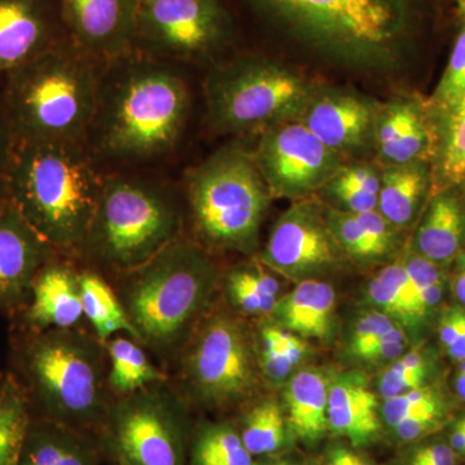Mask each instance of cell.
<instances>
[{
	"label": "cell",
	"mask_w": 465,
	"mask_h": 465,
	"mask_svg": "<svg viewBox=\"0 0 465 465\" xmlns=\"http://www.w3.org/2000/svg\"><path fill=\"white\" fill-rule=\"evenodd\" d=\"M327 191L349 213H362L367 211L378 210V195L349 186L347 183L339 182L335 177H332L327 183Z\"/></svg>",
	"instance_id": "45"
},
{
	"label": "cell",
	"mask_w": 465,
	"mask_h": 465,
	"mask_svg": "<svg viewBox=\"0 0 465 465\" xmlns=\"http://www.w3.org/2000/svg\"><path fill=\"white\" fill-rule=\"evenodd\" d=\"M17 331L11 374L25 391L34 418L76 430L105 420L108 354L103 342L74 327Z\"/></svg>",
	"instance_id": "2"
},
{
	"label": "cell",
	"mask_w": 465,
	"mask_h": 465,
	"mask_svg": "<svg viewBox=\"0 0 465 465\" xmlns=\"http://www.w3.org/2000/svg\"><path fill=\"white\" fill-rule=\"evenodd\" d=\"M324 219L342 252L360 262L379 259L371 242L367 238L354 213L330 208Z\"/></svg>",
	"instance_id": "37"
},
{
	"label": "cell",
	"mask_w": 465,
	"mask_h": 465,
	"mask_svg": "<svg viewBox=\"0 0 465 465\" xmlns=\"http://www.w3.org/2000/svg\"><path fill=\"white\" fill-rule=\"evenodd\" d=\"M92 61L66 41L5 76L3 114L15 142L81 143L100 104Z\"/></svg>",
	"instance_id": "3"
},
{
	"label": "cell",
	"mask_w": 465,
	"mask_h": 465,
	"mask_svg": "<svg viewBox=\"0 0 465 465\" xmlns=\"http://www.w3.org/2000/svg\"><path fill=\"white\" fill-rule=\"evenodd\" d=\"M458 14L465 20V0H457Z\"/></svg>",
	"instance_id": "56"
},
{
	"label": "cell",
	"mask_w": 465,
	"mask_h": 465,
	"mask_svg": "<svg viewBox=\"0 0 465 465\" xmlns=\"http://www.w3.org/2000/svg\"><path fill=\"white\" fill-rule=\"evenodd\" d=\"M464 461H465V459H464Z\"/></svg>",
	"instance_id": "59"
},
{
	"label": "cell",
	"mask_w": 465,
	"mask_h": 465,
	"mask_svg": "<svg viewBox=\"0 0 465 465\" xmlns=\"http://www.w3.org/2000/svg\"><path fill=\"white\" fill-rule=\"evenodd\" d=\"M79 274L57 256L34 278L25 307L14 317L24 331L73 329L84 318Z\"/></svg>",
	"instance_id": "18"
},
{
	"label": "cell",
	"mask_w": 465,
	"mask_h": 465,
	"mask_svg": "<svg viewBox=\"0 0 465 465\" xmlns=\"http://www.w3.org/2000/svg\"><path fill=\"white\" fill-rule=\"evenodd\" d=\"M70 42L92 60H113L134 45L140 0H57Z\"/></svg>",
	"instance_id": "15"
},
{
	"label": "cell",
	"mask_w": 465,
	"mask_h": 465,
	"mask_svg": "<svg viewBox=\"0 0 465 465\" xmlns=\"http://www.w3.org/2000/svg\"><path fill=\"white\" fill-rule=\"evenodd\" d=\"M446 430V440L461 461L465 459V415L451 419Z\"/></svg>",
	"instance_id": "49"
},
{
	"label": "cell",
	"mask_w": 465,
	"mask_h": 465,
	"mask_svg": "<svg viewBox=\"0 0 465 465\" xmlns=\"http://www.w3.org/2000/svg\"><path fill=\"white\" fill-rule=\"evenodd\" d=\"M57 256L9 202L0 208V312L12 318L29 298L34 278Z\"/></svg>",
	"instance_id": "17"
},
{
	"label": "cell",
	"mask_w": 465,
	"mask_h": 465,
	"mask_svg": "<svg viewBox=\"0 0 465 465\" xmlns=\"http://www.w3.org/2000/svg\"><path fill=\"white\" fill-rule=\"evenodd\" d=\"M162 384L109 405L104 421L116 464L185 465L182 409L174 393Z\"/></svg>",
	"instance_id": "11"
},
{
	"label": "cell",
	"mask_w": 465,
	"mask_h": 465,
	"mask_svg": "<svg viewBox=\"0 0 465 465\" xmlns=\"http://www.w3.org/2000/svg\"><path fill=\"white\" fill-rule=\"evenodd\" d=\"M379 154L391 166L424 163L430 153V133L414 104H391L376 125Z\"/></svg>",
	"instance_id": "23"
},
{
	"label": "cell",
	"mask_w": 465,
	"mask_h": 465,
	"mask_svg": "<svg viewBox=\"0 0 465 465\" xmlns=\"http://www.w3.org/2000/svg\"><path fill=\"white\" fill-rule=\"evenodd\" d=\"M189 91L171 67L140 64L127 70L100 100L94 125L109 157L143 161L179 142L188 119Z\"/></svg>",
	"instance_id": "5"
},
{
	"label": "cell",
	"mask_w": 465,
	"mask_h": 465,
	"mask_svg": "<svg viewBox=\"0 0 465 465\" xmlns=\"http://www.w3.org/2000/svg\"><path fill=\"white\" fill-rule=\"evenodd\" d=\"M79 289L84 316L90 321L94 335L101 342L105 344L118 332H127L139 341V335L124 302L103 277L92 272L79 274Z\"/></svg>",
	"instance_id": "27"
},
{
	"label": "cell",
	"mask_w": 465,
	"mask_h": 465,
	"mask_svg": "<svg viewBox=\"0 0 465 465\" xmlns=\"http://www.w3.org/2000/svg\"><path fill=\"white\" fill-rule=\"evenodd\" d=\"M192 465H255L241 434L228 423L207 424L195 436Z\"/></svg>",
	"instance_id": "32"
},
{
	"label": "cell",
	"mask_w": 465,
	"mask_h": 465,
	"mask_svg": "<svg viewBox=\"0 0 465 465\" xmlns=\"http://www.w3.org/2000/svg\"><path fill=\"white\" fill-rule=\"evenodd\" d=\"M407 273L411 277L428 317L432 318L434 312L442 304L446 289V278L442 266L424 258L415 250L409 251L402 260Z\"/></svg>",
	"instance_id": "36"
},
{
	"label": "cell",
	"mask_w": 465,
	"mask_h": 465,
	"mask_svg": "<svg viewBox=\"0 0 465 465\" xmlns=\"http://www.w3.org/2000/svg\"><path fill=\"white\" fill-rule=\"evenodd\" d=\"M394 326H397V323L381 312L375 309L366 312L358 318L351 329L348 339L347 353L354 360H360L363 353L374 347L382 333Z\"/></svg>",
	"instance_id": "40"
},
{
	"label": "cell",
	"mask_w": 465,
	"mask_h": 465,
	"mask_svg": "<svg viewBox=\"0 0 465 465\" xmlns=\"http://www.w3.org/2000/svg\"><path fill=\"white\" fill-rule=\"evenodd\" d=\"M378 275L396 293L401 304L403 305L409 316L411 317L416 332L420 336L430 320L427 312H425L423 302H421L420 296H419L411 277L407 273L402 260L385 266L382 271L379 272Z\"/></svg>",
	"instance_id": "39"
},
{
	"label": "cell",
	"mask_w": 465,
	"mask_h": 465,
	"mask_svg": "<svg viewBox=\"0 0 465 465\" xmlns=\"http://www.w3.org/2000/svg\"><path fill=\"white\" fill-rule=\"evenodd\" d=\"M217 281L206 252L179 237L127 273L122 302L139 341L162 354L185 347L206 316Z\"/></svg>",
	"instance_id": "4"
},
{
	"label": "cell",
	"mask_w": 465,
	"mask_h": 465,
	"mask_svg": "<svg viewBox=\"0 0 465 465\" xmlns=\"http://www.w3.org/2000/svg\"><path fill=\"white\" fill-rule=\"evenodd\" d=\"M94 458L78 430L33 416L20 465H94Z\"/></svg>",
	"instance_id": "25"
},
{
	"label": "cell",
	"mask_w": 465,
	"mask_h": 465,
	"mask_svg": "<svg viewBox=\"0 0 465 465\" xmlns=\"http://www.w3.org/2000/svg\"><path fill=\"white\" fill-rule=\"evenodd\" d=\"M465 94V24L452 48L448 66L439 87L434 92L433 104L440 112L448 114Z\"/></svg>",
	"instance_id": "38"
},
{
	"label": "cell",
	"mask_w": 465,
	"mask_h": 465,
	"mask_svg": "<svg viewBox=\"0 0 465 465\" xmlns=\"http://www.w3.org/2000/svg\"><path fill=\"white\" fill-rule=\"evenodd\" d=\"M232 304L246 316H271L281 286L273 275L258 265L237 266L226 277Z\"/></svg>",
	"instance_id": "31"
},
{
	"label": "cell",
	"mask_w": 465,
	"mask_h": 465,
	"mask_svg": "<svg viewBox=\"0 0 465 465\" xmlns=\"http://www.w3.org/2000/svg\"><path fill=\"white\" fill-rule=\"evenodd\" d=\"M463 307H450L440 313L439 320V336L440 344L446 349L451 347L460 336L465 335L461 324Z\"/></svg>",
	"instance_id": "47"
},
{
	"label": "cell",
	"mask_w": 465,
	"mask_h": 465,
	"mask_svg": "<svg viewBox=\"0 0 465 465\" xmlns=\"http://www.w3.org/2000/svg\"><path fill=\"white\" fill-rule=\"evenodd\" d=\"M67 38L57 0H0V76Z\"/></svg>",
	"instance_id": "16"
},
{
	"label": "cell",
	"mask_w": 465,
	"mask_h": 465,
	"mask_svg": "<svg viewBox=\"0 0 465 465\" xmlns=\"http://www.w3.org/2000/svg\"><path fill=\"white\" fill-rule=\"evenodd\" d=\"M367 300L375 311L381 312L401 327L405 329L409 338H419L415 324L406 309L401 304L393 290L379 275L372 278L366 287Z\"/></svg>",
	"instance_id": "41"
},
{
	"label": "cell",
	"mask_w": 465,
	"mask_h": 465,
	"mask_svg": "<svg viewBox=\"0 0 465 465\" xmlns=\"http://www.w3.org/2000/svg\"><path fill=\"white\" fill-rule=\"evenodd\" d=\"M228 32L219 0H140L134 43L158 57L195 58Z\"/></svg>",
	"instance_id": "12"
},
{
	"label": "cell",
	"mask_w": 465,
	"mask_h": 465,
	"mask_svg": "<svg viewBox=\"0 0 465 465\" xmlns=\"http://www.w3.org/2000/svg\"><path fill=\"white\" fill-rule=\"evenodd\" d=\"M256 164L271 194L302 197L327 185L339 171V154L302 122L278 124L260 140Z\"/></svg>",
	"instance_id": "13"
},
{
	"label": "cell",
	"mask_w": 465,
	"mask_h": 465,
	"mask_svg": "<svg viewBox=\"0 0 465 465\" xmlns=\"http://www.w3.org/2000/svg\"><path fill=\"white\" fill-rule=\"evenodd\" d=\"M264 465H298V464L292 463V461H289V460H277V461H271V463H266Z\"/></svg>",
	"instance_id": "57"
},
{
	"label": "cell",
	"mask_w": 465,
	"mask_h": 465,
	"mask_svg": "<svg viewBox=\"0 0 465 465\" xmlns=\"http://www.w3.org/2000/svg\"><path fill=\"white\" fill-rule=\"evenodd\" d=\"M402 465H432L427 463V461L420 460V459L412 457V455L407 454L403 457Z\"/></svg>",
	"instance_id": "54"
},
{
	"label": "cell",
	"mask_w": 465,
	"mask_h": 465,
	"mask_svg": "<svg viewBox=\"0 0 465 465\" xmlns=\"http://www.w3.org/2000/svg\"><path fill=\"white\" fill-rule=\"evenodd\" d=\"M407 345H409V342H381V344L367 351L360 358V361L366 363L387 362V361L393 362L397 358L406 353Z\"/></svg>",
	"instance_id": "48"
},
{
	"label": "cell",
	"mask_w": 465,
	"mask_h": 465,
	"mask_svg": "<svg viewBox=\"0 0 465 465\" xmlns=\"http://www.w3.org/2000/svg\"><path fill=\"white\" fill-rule=\"evenodd\" d=\"M179 228V211L164 192L137 180L109 177L82 251L100 265L127 274L176 240Z\"/></svg>",
	"instance_id": "7"
},
{
	"label": "cell",
	"mask_w": 465,
	"mask_h": 465,
	"mask_svg": "<svg viewBox=\"0 0 465 465\" xmlns=\"http://www.w3.org/2000/svg\"><path fill=\"white\" fill-rule=\"evenodd\" d=\"M336 445H338L339 454H341L344 465H375L365 455L354 451L348 446L341 445V443H336Z\"/></svg>",
	"instance_id": "52"
},
{
	"label": "cell",
	"mask_w": 465,
	"mask_h": 465,
	"mask_svg": "<svg viewBox=\"0 0 465 465\" xmlns=\"http://www.w3.org/2000/svg\"><path fill=\"white\" fill-rule=\"evenodd\" d=\"M452 407L437 385L427 384L385 400L381 405V421L388 430L407 419L442 416L451 419Z\"/></svg>",
	"instance_id": "33"
},
{
	"label": "cell",
	"mask_w": 465,
	"mask_h": 465,
	"mask_svg": "<svg viewBox=\"0 0 465 465\" xmlns=\"http://www.w3.org/2000/svg\"><path fill=\"white\" fill-rule=\"evenodd\" d=\"M32 421L25 391L8 372L0 385V465H20Z\"/></svg>",
	"instance_id": "29"
},
{
	"label": "cell",
	"mask_w": 465,
	"mask_h": 465,
	"mask_svg": "<svg viewBox=\"0 0 465 465\" xmlns=\"http://www.w3.org/2000/svg\"><path fill=\"white\" fill-rule=\"evenodd\" d=\"M451 289L459 304L465 308V251L455 258V269L451 278Z\"/></svg>",
	"instance_id": "51"
},
{
	"label": "cell",
	"mask_w": 465,
	"mask_h": 465,
	"mask_svg": "<svg viewBox=\"0 0 465 465\" xmlns=\"http://www.w3.org/2000/svg\"><path fill=\"white\" fill-rule=\"evenodd\" d=\"M439 434H434L420 442L410 445L407 454L432 465H460V459L450 448L446 437L439 436Z\"/></svg>",
	"instance_id": "44"
},
{
	"label": "cell",
	"mask_w": 465,
	"mask_h": 465,
	"mask_svg": "<svg viewBox=\"0 0 465 465\" xmlns=\"http://www.w3.org/2000/svg\"><path fill=\"white\" fill-rule=\"evenodd\" d=\"M305 110L302 124L338 154L363 145L374 118L370 104L351 94H326Z\"/></svg>",
	"instance_id": "20"
},
{
	"label": "cell",
	"mask_w": 465,
	"mask_h": 465,
	"mask_svg": "<svg viewBox=\"0 0 465 465\" xmlns=\"http://www.w3.org/2000/svg\"><path fill=\"white\" fill-rule=\"evenodd\" d=\"M133 339L114 336L105 342L109 361L108 387L118 397L131 396L164 381V375Z\"/></svg>",
	"instance_id": "28"
},
{
	"label": "cell",
	"mask_w": 465,
	"mask_h": 465,
	"mask_svg": "<svg viewBox=\"0 0 465 465\" xmlns=\"http://www.w3.org/2000/svg\"><path fill=\"white\" fill-rule=\"evenodd\" d=\"M341 252L316 204L300 202L275 223L260 262L299 283L331 272L341 262Z\"/></svg>",
	"instance_id": "14"
},
{
	"label": "cell",
	"mask_w": 465,
	"mask_h": 465,
	"mask_svg": "<svg viewBox=\"0 0 465 465\" xmlns=\"http://www.w3.org/2000/svg\"><path fill=\"white\" fill-rule=\"evenodd\" d=\"M7 202V195H5V188H3V183L0 182V208L5 207Z\"/></svg>",
	"instance_id": "55"
},
{
	"label": "cell",
	"mask_w": 465,
	"mask_h": 465,
	"mask_svg": "<svg viewBox=\"0 0 465 465\" xmlns=\"http://www.w3.org/2000/svg\"><path fill=\"white\" fill-rule=\"evenodd\" d=\"M317 41L345 50L393 47L411 23L415 0H256Z\"/></svg>",
	"instance_id": "10"
},
{
	"label": "cell",
	"mask_w": 465,
	"mask_h": 465,
	"mask_svg": "<svg viewBox=\"0 0 465 465\" xmlns=\"http://www.w3.org/2000/svg\"><path fill=\"white\" fill-rule=\"evenodd\" d=\"M333 177L342 183H347L349 186H353V188L370 193V194L378 195L379 197L381 177H379V174L371 167L351 166L339 168L338 173Z\"/></svg>",
	"instance_id": "46"
},
{
	"label": "cell",
	"mask_w": 465,
	"mask_h": 465,
	"mask_svg": "<svg viewBox=\"0 0 465 465\" xmlns=\"http://www.w3.org/2000/svg\"><path fill=\"white\" fill-rule=\"evenodd\" d=\"M241 439L252 457H266L286 446L290 430L282 403L266 397L253 403L243 415Z\"/></svg>",
	"instance_id": "30"
},
{
	"label": "cell",
	"mask_w": 465,
	"mask_h": 465,
	"mask_svg": "<svg viewBox=\"0 0 465 465\" xmlns=\"http://www.w3.org/2000/svg\"><path fill=\"white\" fill-rule=\"evenodd\" d=\"M183 348V384L195 402L225 409L258 391V349L238 318L224 312L204 316Z\"/></svg>",
	"instance_id": "8"
},
{
	"label": "cell",
	"mask_w": 465,
	"mask_h": 465,
	"mask_svg": "<svg viewBox=\"0 0 465 465\" xmlns=\"http://www.w3.org/2000/svg\"><path fill=\"white\" fill-rule=\"evenodd\" d=\"M433 372V360L427 351H406L388 366L379 381V393L382 400L399 397L407 391L423 387Z\"/></svg>",
	"instance_id": "34"
},
{
	"label": "cell",
	"mask_w": 465,
	"mask_h": 465,
	"mask_svg": "<svg viewBox=\"0 0 465 465\" xmlns=\"http://www.w3.org/2000/svg\"><path fill=\"white\" fill-rule=\"evenodd\" d=\"M2 183L9 203L52 249L82 251L104 180L79 143L15 142Z\"/></svg>",
	"instance_id": "1"
},
{
	"label": "cell",
	"mask_w": 465,
	"mask_h": 465,
	"mask_svg": "<svg viewBox=\"0 0 465 465\" xmlns=\"http://www.w3.org/2000/svg\"><path fill=\"white\" fill-rule=\"evenodd\" d=\"M15 146V137L12 134L7 119L3 112L0 113V182L7 170L9 158Z\"/></svg>",
	"instance_id": "50"
},
{
	"label": "cell",
	"mask_w": 465,
	"mask_h": 465,
	"mask_svg": "<svg viewBox=\"0 0 465 465\" xmlns=\"http://www.w3.org/2000/svg\"><path fill=\"white\" fill-rule=\"evenodd\" d=\"M430 174L425 163L391 166L381 180L378 211L394 228H406L418 213Z\"/></svg>",
	"instance_id": "26"
},
{
	"label": "cell",
	"mask_w": 465,
	"mask_h": 465,
	"mask_svg": "<svg viewBox=\"0 0 465 465\" xmlns=\"http://www.w3.org/2000/svg\"><path fill=\"white\" fill-rule=\"evenodd\" d=\"M206 91L211 122L226 133L273 127L311 103L305 79L268 61L220 67L208 78Z\"/></svg>",
	"instance_id": "9"
},
{
	"label": "cell",
	"mask_w": 465,
	"mask_h": 465,
	"mask_svg": "<svg viewBox=\"0 0 465 465\" xmlns=\"http://www.w3.org/2000/svg\"><path fill=\"white\" fill-rule=\"evenodd\" d=\"M330 378L322 370L307 367L291 375L283 391V409L291 436L316 446L329 430Z\"/></svg>",
	"instance_id": "22"
},
{
	"label": "cell",
	"mask_w": 465,
	"mask_h": 465,
	"mask_svg": "<svg viewBox=\"0 0 465 465\" xmlns=\"http://www.w3.org/2000/svg\"><path fill=\"white\" fill-rule=\"evenodd\" d=\"M454 388L459 400L465 402V374H461V372L457 371L454 379Z\"/></svg>",
	"instance_id": "53"
},
{
	"label": "cell",
	"mask_w": 465,
	"mask_h": 465,
	"mask_svg": "<svg viewBox=\"0 0 465 465\" xmlns=\"http://www.w3.org/2000/svg\"><path fill=\"white\" fill-rule=\"evenodd\" d=\"M3 379H5V375H0V385H2Z\"/></svg>",
	"instance_id": "58"
},
{
	"label": "cell",
	"mask_w": 465,
	"mask_h": 465,
	"mask_svg": "<svg viewBox=\"0 0 465 465\" xmlns=\"http://www.w3.org/2000/svg\"><path fill=\"white\" fill-rule=\"evenodd\" d=\"M256 349H258L260 372L269 381L282 382L289 381L295 367L291 365L290 361L283 354L282 348L265 330L262 329L260 348L256 347Z\"/></svg>",
	"instance_id": "42"
},
{
	"label": "cell",
	"mask_w": 465,
	"mask_h": 465,
	"mask_svg": "<svg viewBox=\"0 0 465 465\" xmlns=\"http://www.w3.org/2000/svg\"><path fill=\"white\" fill-rule=\"evenodd\" d=\"M378 258H384L396 246V228L378 210L354 213Z\"/></svg>",
	"instance_id": "43"
},
{
	"label": "cell",
	"mask_w": 465,
	"mask_h": 465,
	"mask_svg": "<svg viewBox=\"0 0 465 465\" xmlns=\"http://www.w3.org/2000/svg\"><path fill=\"white\" fill-rule=\"evenodd\" d=\"M465 231L463 207L457 195L443 191L430 202L415 234V251L440 266L460 253Z\"/></svg>",
	"instance_id": "24"
},
{
	"label": "cell",
	"mask_w": 465,
	"mask_h": 465,
	"mask_svg": "<svg viewBox=\"0 0 465 465\" xmlns=\"http://www.w3.org/2000/svg\"><path fill=\"white\" fill-rule=\"evenodd\" d=\"M193 228L208 249L249 253L258 246L269 189L255 157L225 148L188 174Z\"/></svg>",
	"instance_id": "6"
},
{
	"label": "cell",
	"mask_w": 465,
	"mask_h": 465,
	"mask_svg": "<svg viewBox=\"0 0 465 465\" xmlns=\"http://www.w3.org/2000/svg\"><path fill=\"white\" fill-rule=\"evenodd\" d=\"M327 418L330 432L354 448L375 442L382 427L381 402L365 376L348 372L330 379Z\"/></svg>",
	"instance_id": "19"
},
{
	"label": "cell",
	"mask_w": 465,
	"mask_h": 465,
	"mask_svg": "<svg viewBox=\"0 0 465 465\" xmlns=\"http://www.w3.org/2000/svg\"><path fill=\"white\" fill-rule=\"evenodd\" d=\"M336 307L338 298L332 284L307 280L278 299L271 316L274 324L300 338L327 341L335 333Z\"/></svg>",
	"instance_id": "21"
},
{
	"label": "cell",
	"mask_w": 465,
	"mask_h": 465,
	"mask_svg": "<svg viewBox=\"0 0 465 465\" xmlns=\"http://www.w3.org/2000/svg\"><path fill=\"white\" fill-rule=\"evenodd\" d=\"M440 176L449 185L465 182V94L446 114Z\"/></svg>",
	"instance_id": "35"
}]
</instances>
